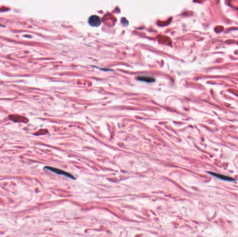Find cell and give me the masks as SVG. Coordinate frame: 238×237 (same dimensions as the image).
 Instances as JSON below:
<instances>
[{
  "label": "cell",
  "instance_id": "cell-2",
  "mask_svg": "<svg viewBox=\"0 0 238 237\" xmlns=\"http://www.w3.org/2000/svg\"><path fill=\"white\" fill-rule=\"evenodd\" d=\"M88 22L89 25L93 27H98L101 25V20L99 16L98 15L90 16Z\"/></svg>",
  "mask_w": 238,
  "mask_h": 237
},
{
  "label": "cell",
  "instance_id": "cell-4",
  "mask_svg": "<svg viewBox=\"0 0 238 237\" xmlns=\"http://www.w3.org/2000/svg\"><path fill=\"white\" fill-rule=\"evenodd\" d=\"M137 80L139 81L148 82V83H152V82L155 81V78L153 77H150L148 75H141L137 77Z\"/></svg>",
  "mask_w": 238,
  "mask_h": 237
},
{
  "label": "cell",
  "instance_id": "cell-3",
  "mask_svg": "<svg viewBox=\"0 0 238 237\" xmlns=\"http://www.w3.org/2000/svg\"><path fill=\"white\" fill-rule=\"evenodd\" d=\"M209 174H210V175H212V176L217 177V178L220 179V180H225V181L232 182V181H234V180H235L234 179L232 178V177H228V176H226V175H221V174H219V173H215V172H209Z\"/></svg>",
  "mask_w": 238,
  "mask_h": 237
},
{
  "label": "cell",
  "instance_id": "cell-1",
  "mask_svg": "<svg viewBox=\"0 0 238 237\" xmlns=\"http://www.w3.org/2000/svg\"><path fill=\"white\" fill-rule=\"evenodd\" d=\"M45 169H47V170H49V171H52L53 172H54V173L58 174V175H64V176H66V177H68V178H70V179H73V180H75V177H74L73 175H71V174L69 173V172L64 171V170H60V169L56 168L46 166V167H45Z\"/></svg>",
  "mask_w": 238,
  "mask_h": 237
},
{
  "label": "cell",
  "instance_id": "cell-5",
  "mask_svg": "<svg viewBox=\"0 0 238 237\" xmlns=\"http://www.w3.org/2000/svg\"><path fill=\"white\" fill-rule=\"evenodd\" d=\"M0 26H2V25H1V24H0Z\"/></svg>",
  "mask_w": 238,
  "mask_h": 237
}]
</instances>
